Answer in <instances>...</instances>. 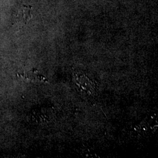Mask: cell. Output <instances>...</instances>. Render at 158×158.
<instances>
[{
  "label": "cell",
  "mask_w": 158,
  "mask_h": 158,
  "mask_svg": "<svg viewBox=\"0 0 158 158\" xmlns=\"http://www.w3.org/2000/svg\"><path fill=\"white\" fill-rule=\"evenodd\" d=\"M32 7L31 6H23L18 12L19 19L26 23L32 18Z\"/></svg>",
  "instance_id": "6da1fadb"
},
{
  "label": "cell",
  "mask_w": 158,
  "mask_h": 158,
  "mask_svg": "<svg viewBox=\"0 0 158 158\" xmlns=\"http://www.w3.org/2000/svg\"><path fill=\"white\" fill-rule=\"evenodd\" d=\"M21 77H22L23 79L25 80H32V81H44L46 80V79L41 75H39L38 74H35L34 73H24L23 74H19Z\"/></svg>",
  "instance_id": "7a4b0ae2"
}]
</instances>
